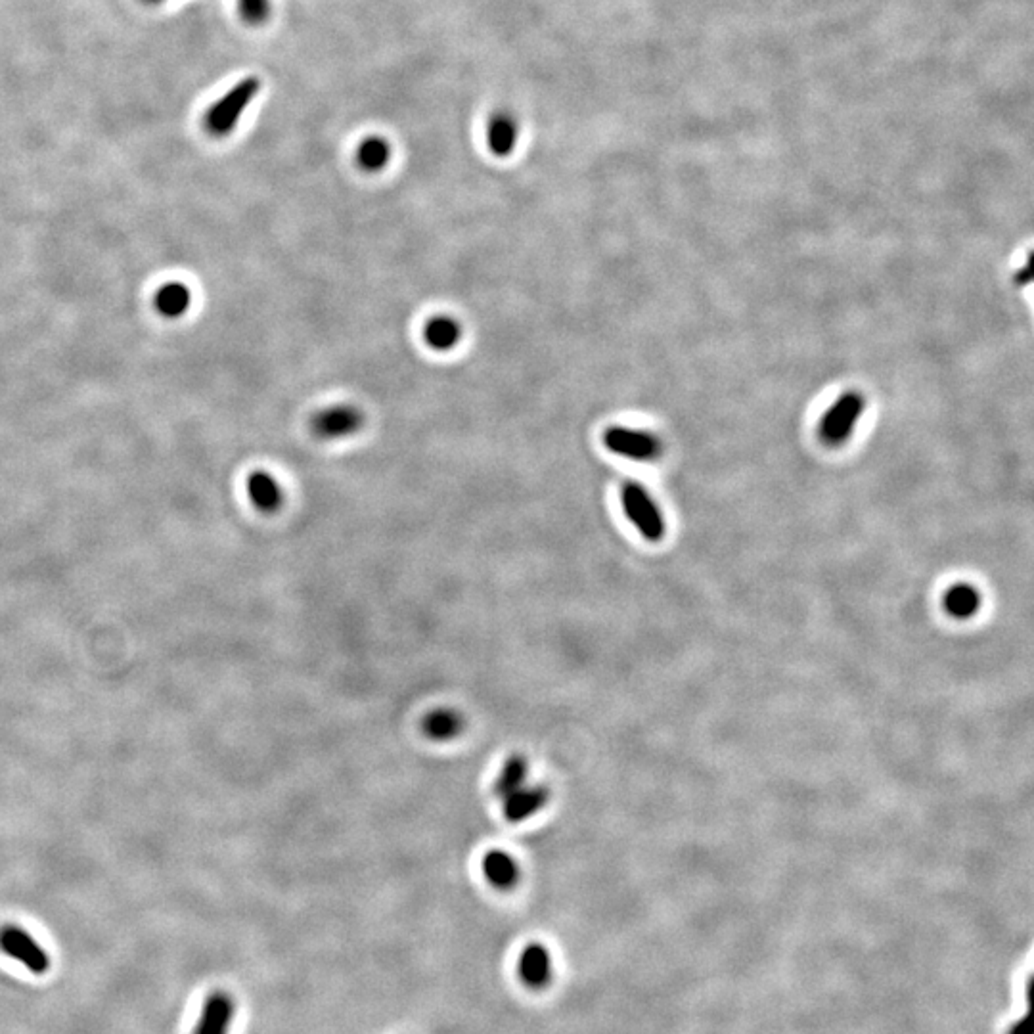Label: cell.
I'll use <instances>...</instances> for the list:
<instances>
[{
    "instance_id": "obj_1",
    "label": "cell",
    "mask_w": 1034,
    "mask_h": 1034,
    "mask_svg": "<svg viewBox=\"0 0 1034 1034\" xmlns=\"http://www.w3.org/2000/svg\"><path fill=\"white\" fill-rule=\"evenodd\" d=\"M261 81L257 77H248L240 83H236L232 89L221 96L215 104L203 115V129L211 136L230 135L240 117L246 112L249 102L259 94Z\"/></svg>"
},
{
    "instance_id": "obj_2",
    "label": "cell",
    "mask_w": 1034,
    "mask_h": 1034,
    "mask_svg": "<svg viewBox=\"0 0 1034 1034\" xmlns=\"http://www.w3.org/2000/svg\"><path fill=\"white\" fill-rule=\"evenodd\" d=\"M864 408V397L856 391H849L837 399V403L826 412L822 424H820V435L828 445H841L847 441L853 431L856 422Z\"/></svg>"
},
{
    "instance_id": "obj_3",
    "label": "cell",
    "mask_w": 1034,
    "mask_h": 1034,
    "mask_svg": "<svg viewBox=\"0 0 1034 1034\" xmlns=\"http://www.w3.org/2000/svg\"><path fill=\"white\" fill-rule=\"evenodd\" d=\"M623 506L630 521L638 527V531L648 540H661L665 533V523L661 512L657 510L652 496L638 483H627L623 487Z\"/></svg>"
},
{
    "instance_id": "obj_4",
    "label": "cell",
    "mask_w": 1034,
    "mask_h": 1034,
    "mask_svg": "<svg viewBox=\"0 0 1034 1034\" xmlns=\"http://www.w3.org/2000/svg\"><path fill=\"white\" fill-rule=\"evenodd\" d=\"M0 950L27 967L35 975H43L50 969V958L45 948L39 945L27 931L16 925L0 929Z\"/></svg>"
},
{
    "instance_id": "obj_5",
    "label": "cell",
    "mask_w": 1034,
    "mask_h": 1034,
    "mask_svg": "<svg viewBox=\"0 0 1034 1034\" xmlns=\"http://www.w3.org/2000/svg\"><path fill=\"white\" fill-rule=\"evenodd\" d=\"M604 445L613 454L625 456L630 460H638V462L655 460L661 454V441L655 435L648 431L621 428V426L607 429L604 433Z\"/></svg>"
},
{
    "instance_id": "obj_6",
    "label": "cell",
    "mask_w": 1034,
    "mask_h": 1034,
    "mask_svg": "<svg viewBox=\"0 0 1034 1034\" xmlns=\"http://www.w3.org/2000/svg\"><path fill=\"white\" fill-rule=\"evenodd\" d=\"M364 426V414L357 406L339 405L316 412L311 420V431L318 439L332 441L355 435Z\"/></svg>"
},
{
    "instance_id": "obj_7",
    "label": "cell",
    "mask_w": 1034,
    "mask_h": 1034,
    "mask_svg": "<svg viewBox=\"0 0 1034 1034\" xmlns=\"http://www.w3.org/2000/svg\"><path fill=\"white\" fill-rule=\"evenodd\" d=\"M521 983L531 990L546 989L552 981V958L548 948L540 943L525 946L519 956Z\"/></svg>"
},
{
    "instance_id": "obj_8",
    "label": "cell",
    "mask_w": 1034,
    "mask_h": 1034,
    "mask_svg": "<svg viewBox=\"0 0 1034 1034\" xmlns=\"http://www.w3.org/2000/svg\"><path fill=\"white\" fill-rule=\"evenodd\" d=\"M234 1000L228 992L215 990L203 1002L202 1017L194 1034H228L234 1019Z\"/></svg>"
},
{
    "instance_id": "obj_9",
    "label": "cell",
    "mask_w": 1034,
    "mask_h": 1034,
    "mask_svg": "<svg viewBox=\"0 0 1034 1034\" xmlns=\"http://www.w3.org/2000/svg\"><path fill=\"white\" fill-rule=\"evenodd\" d=\"M550 799L548 787H521L514 795L504 801V816L510 822H523L537 814Z\"/></svg>"
},
{
    "instance_id": "obj_10",
    "label": "cell",
    "mask_w": 1034,
    "mask_h": 1034,
    "mask_svg": "<svg viewBox=\"0 0 1034 1034\" xmlns=\"http://www.w3.org/2000/svg\"><path fill=\"white\" fill-rule=\"evenodd\" d=\"M517 127L516 117L508 112H498L491 117L487 127V144L496 158H508L516 150Z\"/></svg>"
},
{
    "instance_id": "obj_11",
    "label": "cell",
    "mask_w": 1034,
    "mask_h": 1034,
    "mask_svg": "<svg viewBox=\"0 0 1034 1034\" xmlns=\"http://www.w3.org/2000/svg\"><path fill=\"white\" fill-rule=\"evenodd\" d=\"M483 874L491 885L500 891H508L516 887L519 881V866L508 853L491 851L483 858Z\"/></svg>"
},
{
    "instance_id": "obj_12",
    "label": "cell",
    "mask_w": 1034,
    "mask_h": 1034,
    "mask_svg": "<svg viewBox=\"0 0 1034 1034\" xmlns=\"http://www.w3.org/2000/svg\"><path fill=\"white\" fill-rule=\"evenodd\" d=\"M248 495L257 510L276 512L282 504V491L267 472H253L248 477Z\"/></svg>"
},
{
    "instance_id": "obj_13",
    "label": "cell",
    "mask_w": 1034,
    "mask_h": 1034,
    "mask_svg": "<svg viewBox=\"0 0 1034 1034\" xmlns=\"http://www.w3.org/2000/svg\"><path fill=\"white\" fill-rule=\"evenodd\" d=\"M426 736L437 742H447L456 738L464 730V719L454 709H437L431 711L422 722Z\"/></svg>"
},
{
    "instance_id": "obj_14",
    "label": "cell",
    "mask_w": 1034,
    "mask_h": 1034,
    "mask_svg": "<svg viewBox=\"0 0 1034 1034\" xmlns=\"http://www.w3.org/2000/svg\"><path fill=\"white\" fill-rule=\"evenodd\" d=\"M462 338L460 324L450 316H435L431 318L424 330V339L431 349L435 351H449L458 345Z\"/></svg>"
},
{
    "instance_id": "obj_15",
    "label": "cell",
    "mask_w": 1034,
    "mask_h": 1034,
    "mask_svg": "<svg viewBox=\"0 0 1034 1034\" xmlns=\"http://www.w3.org/2000/svg\"><path fill=\"white\" fill-rule=\"evenodd\" d=\"M391 159V146L382 136H368L357 148V163L366 173H378Z\"/></svg>"
},
{
    "instance_id": "obj_16",
    "label": "cell",
    "mask_w": 1034,
    "mask_h": 1034,
    "mask_svg": "<svg viewBox=\"0 0 1034 1034\" xmlns=\"http://www.w3.org/2000/svg\"><path fill=\"white\" fill-rule=\"evenodd\" d=\"M190 307V290L180 282H169L159 288L156 295V309L167 318L182 316Z\"/></svg>"
},
{
    "instance_id": "obj_17",
    "label": "cell",
    "mask_w": 1034,
    "mask_h": 1034,
    "mask_svg": "<svg viewBox=\"0 0 1034 1034\" xmlns=\"http://www.w3.org/2000/svg\"><path fill=\"white\" fill-rule=\"evenodd\" d=\"M527 772H529V766L527 761L523 757H512L504 768L500 772V776L496 778L495 782V795L498 799L506 801L510 795H514L516 791H519L521 787L525 786V780H527Z\"/></svg>"
},
{
    "instance_id": "obj_18",
    "label": "cell",
    "mask_w": 1034,
    "mask_h": 1034,
    "mask_svg": "<svg viewBox=\"0 0 1034 1034\" xmlns=\"http://www.w3.org/2000/svg\"><path fill=\"white\" fill-rule=\"evenodd\" d=\"M979 592L969 585H958L948 590L945 598L946 611L952 615V617H958V619H966L969 615H973L979 607Z\"/></svg>"
},
{
    "instance_id": "obj_19",
    "label": "cell",
    "mask_w": 1034,
    "mask_h": 1034,
    "mask_svg": "<svg viewBox=\"0 0 1034 1034\" xmlns=\"http://www.w3.org/2000/svg\"><path fill=\"white\" fill-rule=\"evenodd\" d=\"M238 10L242 20L248 25H263L269 22L270 0H238Z\"/></svg>"
},
{
    "instance_id": "obj_20",
    "label": "cell",
    "mask_w": 1034,
    "mask_h": 1034,
    "mask_svg": "<svg viewBox=\"0 0 1034 1034\" xmlns=\"http://www.w3.org/2000/svg\"><path fill=\"white\" fill-rule=\"evenodd\" d=\"M1008 1034H1033V1006H1029V1012L1023 1019L1013 1023Z\"/></svg>"
},
{
    "instance_id": "obj_21",
    "label": "cell",
    "mask_w": 1034,
    "mask_h": 1034,
    "mask_svg": "<svg viewBox=\"0 0 1034 1034\" xmlns=\"http://www.w3.org/2000/svg\"><path fill=\"white\" fill-rule=\"evenodd\" d=\"M1031 269H1033V261L1029 259V261H1027V265H1025V269L1021 270V272H1017V276H1015L1017 284H1029V282H1031V278H1033V276H1031Z\"/></svg>"
},
{
    "instance_id": "obj_22",
    "label": "cell",
    "mask_w": 1034,
    "mask_h": 1034,
    "mask_svg": "<svg viewBox=\"0 0 1034 1034\" xmlns=\"http://www.w3.org/2000/svg\"><path fill=\"white\" fill-rule=\"evenodd\" d=\"M144 2H148V4H158V2H163V0H144Z\"/></svg>"
}]
</instances>
